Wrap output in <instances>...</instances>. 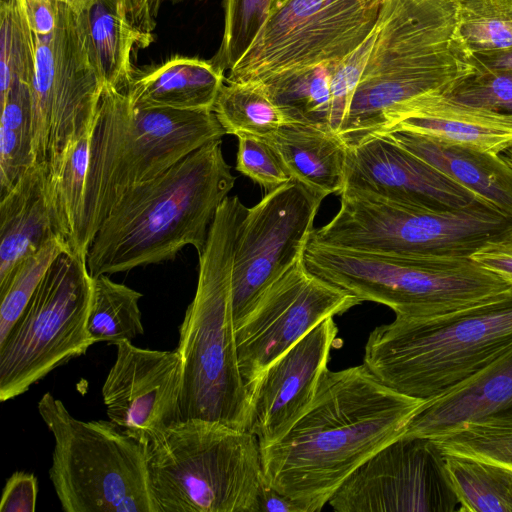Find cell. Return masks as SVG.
<instances>
[{"mask_svg": "<svg viewBox=\"0 0 512 512\" xmlns=\"http://www.w3.org/2000/svg\"><path fill=\"white\" fill-rule=\"evenodd\" d=\"M424 401L386 386L365 364L328 369L304 415L261 449L264 482L304 512L321 511L355 469L405 433Z\"/></svg>", "mask_w": 512, "mask_h": 512, "instance_id": "cell-1", "label": "cell"}, {"mask_svg": "<svg viewBox=\"0 0 512 512\" xmlns=\"http://www.w3.org/2000/svg\"><path fill=\"white\" fill-rule=\"evenodd\" d=\"M31 104L34 163L48 173L95 119L104 84L84 12L58 0H1L0 91Z\"/></svg>", "mask_w": 512, "mask_h": 512, "instance_id": "cell-2", "label": "cell"}, {"mask_svg": "<svg viewBox=\"0 0 512 512\" xmlns=\"http://www.w3.org/2000/svg\"><path fill=\"white\" fill-rule=\"evenodd\" d=\"M235 180L219 139L127 191L89 246L91 277L170 261L188 245L200 254Z\"/></svg>", "mask_w": 512, "mask_h": 512, "instance_id": "cell-3", "label": "cell"}, {"mask_svg": "<svg viewBox=\"0 0 512 512\" xmlns=\"http://www.w3.org/2000/svg\"><path fill=\"white\" fill-rule=\"evenodd\" d=\"M457 0H384L376 37L338 135L348 147L381 133L420 97L476 71L456 35Z\"/></svg>", "mask_w": 512, "mask_h": 512, "instance_id": "cell-4", "label": "cell"}, {"mask_svg": "<svg viewBox=\"0 0 512 512\" xmlns=\"http://www.w3.org/2000/svg\"><path fill=\"white\" fill-rule=\"evenodd\" d=\"M238 196L217 210L199 256L196 292L179 326L181 420L245 430L248 395L238 363L232 309L236 241L247 213Z\"/></svg>", "mask_w": 512, "mask_h": 512, "instance_id": "cell-5", "label": "cell"}, {"mask_svg": "<svg viewBox=\"0 0 512 512\" xmlns=\"http://www.w3.org/2000/svg\"><path fill=\"white\" fill-rule=\"evenodd\" d=\"M512 347V287L475 305L430 318L396 316L367 339L363 364L386 386L429 400Z\"/></svg>", "mask_w": 512, "mask_h": 512, "instance_id": "cell-6", "label": "cell"}, {"mask_svg": "<svg viewBox=\"0 0 512 512\" xmlns=\"http://www.w3.org/2000/svg\"><path fill=\"white\" fill-rule=\"evenodd\" d=\"M213 111L134 107L126 92L104 87L95 116L84 193L81 250L130 189L225 135Z\"/></svg>", "mask_w": 512, "mask_h": 512, "instance_id": "cell-7", "label": "cell"}, {"mask_svg": "<svg viewBox=\"0 0 512 512\" xmlns=\"http://www.w3.org/2000/svg\"><path fill=\"white\" fill-rule=\"evenodd\" d=\"M145 445L158 512H259L261 448L250 432L181 420Z\"/></svg>", "mask_w": 512, "mask_h": 512, "instance_id": "cell-8", "label": "cell"}, {"mask_svg": "<svg viewBox=\"0 0 512 512\" xmlns=\"http://www.w3.org/2000/svg\"><path fill=\"white\" fill-rule=\"evenodd\" d=\"M303 258L311 273L361 302L386 305L407 318L452 313L512 287L470 257L374 253L309 239Z\"/></svg>", "mask_w": 512, "mask_h": 512, "instance_id": "cell-9", "label": "cell"}, {"mask_svg": "<svg viewBox=\"0 0 512 512\" xmlns=\"http://www.w3.org/2000/svg\"><path fill=\"white\" fill-rule=\"evenodd\" d=\"M336 215L310 239L337 247L404 256L470 257L512 227V217L476 198L462 207H426L345 188Z\"/></svg>", "mask_w": 512, "mask_h": 512, "instance_id": "cell-10", "label": "cell"}, {"mask_svg": "<svg viewBox=\"0 0 512 512\" xmlns=\"http://www.w3.org/2000/svg\"><path fill=\"white\" fill-rule=\"evenodd\" d=\"M38 412L54 438L49 477L66 512H158L146 445L110 420L83 421L45 393Z\"/></svg>", "mask_w": 512, "mask_h": 512, "instance_id": "cell-11", "label": "cell"}, {"mask_svg": "<svg viewBox=\"0 0 512 512\" xmlns=\"http://www.w3.org/2000/svg\"><path fill=\"white\" fill-rule=\"evenodd\" d=\"M92 277L87 256L63 252L0 343V401L13 399L94 344L87 331Z\"/></svg>", "mask_w": 512, "mask_h": 512, "instance_id": "cell-12", "label": "cell"}, {"mask_svg": "<svg viewBox=\"0 0 512 512\" xmlns=\"http://www.w3.org/2000/svg\"><path fill=\"white\" fill-rule=\"evenodd\" d=\"M384 0H286L271 10L227 81L271 84L342 59L375 27Z\"/></svg>", "mask_w": 512, "mask_h": 512, "instance_id": "cell-13", "label": "cell"}, {"mask_svg": "<svg viewBox=\"0 0 512 512\" xmlns=\"http://www.w3.org/2000/svg\"><path fill=\"white\" fill-rule=\"evenodd\" d=\"M324 198L291 179L248 208L238 233L232 272L235 326L264 291L303 257Z\"/></svg>", "mask_w": 512, "mask_h": 512, "instance_id": "cell-14", "label": "cell"}, {"mask_svg": "<svg viewBox=\"0 0 512 512\" xmlns=\"http://www.w3.org/2000/svg\"><path fill=\"white\" fill-rule=\"evenodd\" d=\"M328 504L337 512H452L459 503L436 442L402 435L355 469Z\"/></svg>", "mask_w": 512, "mask_h": 512, "instance_id": "cell-15", "label": "cell"}, {"mask_svg": "<svg viewBox=\"0 0 512 512\" xmlns=\"http://www.w3.org/2000/svg\"><path fill=\"white\" fill-rule=\"evenodd\" d=\"M360 303L350 292L311 273L304 258L299 259L235 326L238 363L246 384L323 320Z\"/></svg>", "mask_w": 512, "mask_h": 512, "instance_id": "cell-16", "label": "cell"}, {"mask_svg": "<svg viewBox=\"0 0 512 512\" xmlns=\"http://www.w3.org/2000/svg\"><path fill=\"white\" fill-rule=\"evenodd\" d=\"M102 387L109 420L146 444L181 421L182 359L178 350L160 351L121 341Z\"/></svg>", "mask_w": 512, "mask_h": 512, "instance_id": "cell-17", "label": "cell"}, {"mask_svg": "<svg viewBox=\"0 0 512 512\" xmlns=\"http://www.w3.org/2000/svg\"><path fill=\"white\" fill-rule=\"evenodd\" d=\"M333 318L319 323L246 384L245 431L261 449L280 440L312 404L338 333Z\"/></svg>", "mask_w": 512, "mask_h": 512, "instance_id": "cell-18", "label": "cell"}, {"mask_svg": "<svg viewBox=\"0 0 512 512\" xmlns=\"http://www.w3.org/2000/svg\"><path fill=\"white\" fill-rule=\"evenodd\" d=\"M345 188L435 208L462 207L479 198L384 135L348 147Z\"/></svg>", "mask_w": 512, "mask_h": 512, "instance_id": "cell-19", "label": "cell"}, {"mask_svg": "<svg viewBox=\"0 0 512 512\" xmlns=\"http://www.w3.org/2000/svg\"><path fill=\"white\" fill-rule=\"evenodd\" d=\"M503 414H512V347L468 379L424 401L403 435L433 439Z\"/></svg>", "mask_w": 512, "mask_h": 512, "instance_id": "cell-20", "label": "cell"}, {"mask_svg": "<svg viewBox=\"0 0 512 512\" xmlns=\"http://www.w3.org/2000/svg\"><path fill=\"white\" fill-rule=\"evenodd\" d=\"M151 0H97L84 12L92 56L104 87L126 92L133 58L154 41Z\"/></svg>", "mask_w": 512, "mask_h": 512, "instance_id": "cell-21", "label": "cell"}, {"mask_svg": "<svg viewBox=\"0 0 512 512\" xmlns=\"http://www.w3.org/2000/svg\"><path fill=\"white\" fill-rule=\"evenodd\" d=\"M393 130L421 133L493 154L512 146V114L457 103L442 94L404 105L379 134Z\"/></svg>", "mask_w": 512, "mask_h": 512, "instance_id": "cell-22", "label": "cell"}, {"mask_svg": "<svg viewBox=\"0 0 512 512\" xmlns=\"http://www.w3.org/2000/svg\"><path fill=\"white\" fill-rule=\"evenodd\" d=\"M378 135H384L512 217V168L498 154L405 130Z\"/></svg>", "mask_w": 512, "mask_h": 512, "instance_id": "cell-23", "label": "cell"}, {"mask_svg": "<svg viewBox=\"0 0 512 512\" xmlns=\"http://www.w3.org/2000/svg\"><path fill=\"white\" fill-rule=\"evenodd\" d=\"M225 78L211 60L176 55L136 69L126 94L136 108L213 111Z\"/></svg>", "mask_w": 512, "mask_h": 512, "instance_id": "cell-24", "label": "cell"}, {"mask_svg": "<svg viewBox=\"0 0 512 512\" xmlns=\"http://www.w3.org/2000/svg\"><path fill=\"white\" fill-rule=\"evenodd\" d=\"M0 197L2 282L23 257L60 235L48 197L46 171L39 166L26 170Z\"/></svg>", "mask_w": 512, "mask_h": 512, "instance_id": "cell-25", "label": "cell"}, {"mask_svg": "<svg viewBox=\"0 0 512 512\" xmlns=\"http://www.w3.org/2000/svg\"><path fill=\"white\" fill-rule=\"evenodd\" d=\"M277 150L292 180L324 197L345 187L348 146L332 130L288 123L266 137Z\"/></svg>", "mask_w": 512, "mask_h": 512, "instance_id": "cell-26", "label": "cell"}, {"mask_svg": "<svg viewBox=\"0 0 512 512\" xmlns=\"http://www.w3.org/2000/svg\"><path fill=\"white\" fill-rule=\"evenodd\" d=\"M93 124L94 121L68 145L57 164L46 173L48 197L57 231L70 251L79 254H83L84 193Z\"/></svg>", "mask_w": 512, "mask_h": 512, "instance_id": "cell-27", "label": "cell"}, {"mask_svg": "<svg viewBox=\"0 0 512 512\" xmlns=\"http://www.w3.org/2000/svg\"><path fill=\"white\" fill-rule=\"evenodd\" d=\"M213 112L226 134L269 137L292 123L262 81H227L216 98Z\"/></svg>", "mask_w": 512, "mask_h": 512, "instance_id": "cell-28", "label": "cell"}, {"mask_svg": "<svg viewBox=\"0 0 512 512\" xmlns=\"http://www.w3.org/2000/svg\"><path fill=\"white\" fill-rule=\"evenodd\" d=\"M142 294L107 275L92 277L87 331L94 343L118 344L144 333L139 300Z\"/></svg>", "mask_w": 512, "mask_h": 512, "instance_id": "cell-29", "label": "cell"}, {"mask_svg": "<svg viewBox=\"0 0 512 512\" xmlns=\"http://www.w3.org/2000/svg\"><path fill=\"white\" fill-rule=\"evenodd\" d=\"M445 461L460 511L512 512V472L461 455L445 454Z\"/></svg>", "mask_w": 512, "mask_h": 512, "instance_id": "cell-30", "label": "cell"}, {"mask_svg": "<svg viewBox=\"0 0 512 512\" xmlns=\"http://www.w3.org/2000/svg\"><path fill=\"white\" fill-rule=\"evenodd\" d=\"M0 195L34 166L31 131V104L22 89L0 93Z\"/></svg>", "mask_w": 512, "mask_h": 512, "instance_id": "cell-31", "label": "cell"}, {"mask_svg": "<svg viewBox=\"0 0 512 512\" xmlns=\"http://www.w3.org/2000/svg\"><path fill=\"white\" fill-rule=\"evenodd\" d=\"M456 35L469 57L512 51V0H457Z\"/></svg>", "mask_w": 512, "mask_h": 512, "instance_id": "cell-32", "label": "cell"}, {"mask_svg": "<svg viewBox=\"0 0 512 512\" xmlns=\"http://www.w3.org/2000/svg\"><path fill=\"white\" fill-rule=\"evenodd\" d=\"M329 64L320 65L281 81L266 84L276 104L292 123L331 130Z\"/></svg>", "mask_w": 512, "mask_h": 512, "instance_id": "cell-33", "label": "cell"}, {"mask_svg": "<svg viewBox=\"0 0 512 512\" xmlns=\"http://www.w3.org/2000/svg\"><path fill=\"white\" fill-rule=\"evenodd\" d=\"M63 252L71 251L63 237L55 236L23 257L0 282V343L12 330L51 264Z\"/></svg>", "mask_w": 512, "mask_h": 512, "instance_id": "cell-34", "label": "cell"}, {"mask_svg": "<svg viewBox=\"0 0 512 512\" xmlns=\"http://www.w3.org/2000/svg\"><path fill=\"white\" fill-rule=\"evenodd\" d=\"M433 440L445 454L479 459L512 472V414L467 423Z\"/></svg>", "mask_w": 512, "mask_h": 512, "instance_id": "cell-35", "label": "cell"}, {"mask_svg": "<svg viewBox=\"0 0 512 512\" xmlns=\"http://www.w3.org/2000/svg\"><path fill=\"white\" fill-rule=\"evenodd\" d=\"M271 0H223L224 29L211 62L229 72L247 51L265 23Z\"/></svg>", "mask_w": 512, "mask_h": 512, "instance_id": "cell-36", "label": "cell"}, {"mask_svg": "<svg viewBox=\"0 0 512 512\" xmlns=\"http://www.w3.org/2000/svg\"><path fill=\"white\" fill-rule=\"evenodd\" d=\"M442 95L468 106L512 114V69H476Z\"/></svg>", "mask_w": 512, "mask_h": 512, "instance_id": "cell-37", "label": "cell"}, {"mask_svg": "<svg viewBox=\"0 0 512 512\" xmlns=\"http://www.w3.org/2000/svg\"><path fill=\"white\" fill-rule=\"evenodd\" d=\"M236 157V170L271 191L291 180L280 155L265 137L240 135Z\"/></svg>", "mask_w": 512, "mask_h": 512, "instance_id": "cell-38", "label": "cell"}, {"mask_svg": "<svg viewBox=\"0 0 512 512\" xmlns=\"http://www.w3.org/2000/svg\"><path fill=\"white\" fill-rule=\"evenodd\" d=\"M375 37L376 25L368 37L356 49L342 59L329 64L331 89L330 128L337 134L361 79Z\"/></svg>", "mask_w": 512, "mask_h": 512, "instance_id": "cell-39", "label": "cell"}, {"mask_svg": "<svg viewBox=\"0 0 512 512\" xmlns=\"http://www.w3.org/2000/svg\"><path fill=\"white\" fill-rule=\"evenodd\" d=\"M38 481L33 473L14 472L7 480L0 500L1 512H34Z\"/></svg>", "mask_w": 512, "mask_h": 512, "instance_id": "cell-40", "label": "cell"}, {"mask_svg": "<svg viewBox=\"0 0 512 512\" xmlns=\"http://www.w3.org/2000/svg\"><path fill=\"white\" fill-rule=\"evenodd\" d=\"M470 258L512 285V227L487 241Z\"/></svg>", "mask_w": 512, "mask_h": 512, "instance_id": "cell-41", "label": "cell"}, {"mask_svg": "<svg viewBox=\"0 0 512 512\" xmlns=\"http://www.w3.org/2000/svg\"><path fill=\"white\" fill-rule=\"evenodd\" d=\"M259 512H304V509L264 482L259 493Z\"/></svg>", "mask_w": 512, "mask_h": 512, "instance_id": "cell-42", "label": "cell"}, {"mask_svg": "<svg viewBox=\"0 0 512 512\" xmlns=\"http://www.w3.org/2000/svg\"><path fill=\"white\" fill-rule=\"evenodd\" d=\"M470 61L475 69H512V51L473 55Z\"/></svg>", "mask_w": 512, "mask_h": 512, "instance_id": "cell-43", "label": "cell"}, {"mask_svg": "<svg viewBox=\"0 0 512 512\" xmlns=\"http://www.w3.org/2000/svg\"><path fill=\"white\" fill-rule=\"evenodd\" d=\"M74 11L78 13H83L87 11L97 0H58Z\"/></svg>", "mask_w": 512, "mask_h": 512, "instance_id": "cell-44", "label": "cell"}, {"mask_svg": "<svg viewBox=\"0 0 512 512\" xmlns=\"http://www.w3.org/2000/svg\"><path fill=\"white\" fill-rule=\"evenodd\" d=\"M512 168V146L498 154Z\"/></svg>", "mask_w": 512, "mask_h": 512, "instance_id": "cell-45", "label": "cell"}, {"mask_svg": "<svg viewBox=\"0 0 512 512\" xmlns=\"http://www.w3.org/2000/svg\"><path fill=\"white\" fill-rule=\"evenodd\" d=\"M284 1L286 0H271V6H270V11L275 9L276 7H278L280 4H282ZM269 11V12H270Z\"/></svg>", "mask_w": 512, "mask_h": 512, "instance_id": "cell-46", "label": "cell"}, {"mask_svg": "<svg viewBox=\"0 0 512 512\" xmlns=\"http://www.w3.org/2000/svg\"><path fill=\"white\" fill-rule=\"evenodd\" d=\"M151 1L154 2L155 4L159 5L163 1H180V0H151Z\"/></svg>", "mask_w": 512, "mask_h": 512, "instance_id": "cell-47", "label": "cell"}]
</instances>
